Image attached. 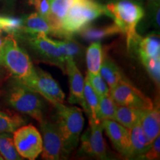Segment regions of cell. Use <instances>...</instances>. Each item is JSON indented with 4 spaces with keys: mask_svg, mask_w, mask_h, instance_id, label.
<instances>
[{
    "mask_svg": "<svg viewBox=\"0 0 160 160\" xmlns=\"http://www.w3.org/2000/svg\"><path fill=\"white\" fill-rule=\"evenodd\" d=\"M105 8L126 36L128 48L137 45L141 37L137 32V26L145 15L142 6L133 0H117L108 4Z\"/></svg>",
    "mask_w": 160,
    "mask_h": 160,
    "instance_id": "obj_1",
    "label": "cell"
},
{
    "mask_svg": "<svg viewBox=\"0 0 160 160\" xmlns=\"http://www.w3.org/2000/svg\"><path fill=\"white\" fill-rule=\"evenodd\" d=\"M102 15L108 16L105 6L94 0H77L70 8L62 22V38L72 37Z\"/></svg>",
    "mask_w": 160,
    "mask_h": 160,
    "instance_id": "obj_2",
    "label": "cell"
},
{
    "mask_svg": "<svg viewBox=\"0 0 160 160\" xmlns=\"http://www.w3.org/2000/svg\"><path fill=\"white\" fill-rule=\"evenodd\" d=\"M0 65H3L15 78L27 84L35 74L29 56L18 45L13 36L5 37L0 50Z\"/></svg>",
    "mask_w": 160,
    "mask_h": 160,
    "instance_id": "obj_3",
    "label": "cell"
},
{
    "mask_svg": "<svg viewBox=\"0 0 160 160\" xmlns=\"http://www.w3.org/2000/svg\"><path fill=\"white\" fill-rule=\"evenodd\" d=\"M7 100L16 111L30 117L41 123L43 118V102L40 95L21 80L15 78L10 85Z\"/></svg>",
    "mask_w": 160,
    "mask_h": 160,
    "instance_id": "obj_4",
    "label": "cell"
},
{
    "mask_svg": "<svg viewBox=\"0 0 160 160\" xmlns=\"http://www.w3.org/2000/svg\"><path fill=\"white\" fill-rule=\"evenodd\" d=\"M54 107L57 111V126L68 153L78 145L84 127L82 111L75 106H66L59 104Z\"/></svg>",
    "mask_w": 160,
    "mask_h": 160,
    "instance_id": "obj_5",
    "label": "cell"
},
{
    "mask_svg": "<svg viewBox=\"0 0 160 160\" xmlns=\"http://www.w3.org/2000/svg\"><path fill=\"white\" fill-rule=\"evenodd\" d=\"M13 142L23 159L34 160L42 151V138L33 125H22L13 132Z\"/></svg>",
    "mask_w": 160,
    "mask_h": 160,
    "instance_id": "obj_6",
    "label": "cell"
},
{
    "mask_svg": "<svg viewBox=\"0 0 160 160\" xmlns=\"http://www.w3.org/2000/svg\"><path fill=\"white\" fill-rule=\"evenodd\" d=\"M110 96L117 105L135 108L142 111H148L154 105L151 99L124 79L110 89Z\"/></svg>",
    "mask_w": 160,
    "mask_h": 160,
    "instance_id": "obj_7",
    "label": "cell"
},
{
    "mask_svg": "<svg viewBox=\"0 0 160 160\" xmlns=\"http://www.w3.org/2000/svg\"><path fill=\"white\" fill-rule=\"evenodd\" d=\"M39 124L42 138V151L41 153L42 159L58 160L67 157L68 153L65 148L57 124L45 120Z\"/></svg>",
    "mask_w": 160,
    "mask_h": 160,
    "instance_id": "obj_8",
    "label": "cell"
},
{
    "mask_svg": "<svg viewBox=\"0 0 160 160\" xmlns=\"http://www.w3.org/2000/svg\"><path fill=\"white\" fill-rule=\"evenodd\" d=\"M25 85L37 91L53 106L64 103L65 95L59 84L49 73L39 68H35L34 76Z\"/></svg>",
    "mask_w": 160,
    "mask_h": 160,
    "instance_id": "obj_9",
    "label": "cell"
},
{
    "mask_svg": "<svg viewBox=\"0 0 160 160\" xmlns=\"http://www.w3.org/2000/svg\"><path fill=\"white\" fill-rule=\"evenodd\" d=\"M28 41L32 49L45 62L57 66L64 73H66L65 60L53 39L45 33H37L31 34Z\"/></svg>",
    "mask_w": 160,
    "mask_h": 160,
    "instance_id": "obj_10",
    "label": "cell"
},
{
    "mask_svg": "<svg viewBox=\"0 0 160 160\" xmlns=\"http://www.w3.org/2000/svg\"><path fill=\"white\" fill-rule=\"evenodd\" d=\"M102 131L103 128L100 122L89 120V128L80 137L81 151L97 159H107V148Z\"/></svg>",
    "mask_w": 160,
    "mask_h": 160,
    "instance_id": "obj_11",
    "label": "cell"
},
{
    "mask_svg": "<svg viewBox=\"0 0 160 160\" xmlns=\"http://www.w3.org/2000/svg\"><path fill=\"white\" fill-rule=\"evenodd\" d=\"M100 122L116 150L123 157L128 158L131 146L130 129L113 119L102 120Z\"/></svg>",
    "mask_w": 160,
    "mask_h": 160,
    "instance_id": "obj_12",
    "label": "cell"
},
{
    "mask_svg": "<svg viewBox=\"0 0 160 160\" xmlns=\"http://www.w3.org/2000/svg\"><path fill=\"white\" fill-rule=\"evenodd\" d=\"M65 71L69 77L70 95L68 102L71 104H79L82 109L87 111L84 100V82L85 79L73 59L65 62Z\"/></svg>",
    "mask_w": 160,
    "mask_h": 160,
    "instance_id": "obj_13",
    "label": "cell"
},
{
    "mask_svg": "<svg viewBox=\"0 0 160 160\" xmlns=\"http://www.w3.org/2000/svg\"><path fill=\"white\" fill-rule=\"evenodd\" d=\"M77 0H50L51 9L46 19L48 21L53 29L55 37L62 38V22L67 14L70 8Z\"/></svg>",
    "mask_w": 160,
    "mask_h": 160,
    "instance_id": "obj_14",
    "label": "cell"
},
{
    "mask_svg": "<svg viewBox=\"0 0 160 160\" xmlns=\"http://www.w3.org/2000/svg\"><path fill=\"white\" fill-rule=\"evenodd\" d=\"M140 125L150 142L159 136L160 111L159 105H153V108L146 111L140 121Z\"/></svg>",
    "mask_w": 160,
    "mask_h": 160,
    "instance_id": "obj_15",
    "label": "cell"
},
{
    "mask_svg": "<svg viewBox=\"0 0 160 160\" xmlns=\"http://www.w3.org/2000/svg\"><path fill=\"white\" fill-rule=\"evenodd\" d=\"M131 133V146L128 158H142L148 150L151 142L148 139L140 123L130 129Z\"/></svg>",
    "mask_w": 160,
    "mask_h": 160,
    "instance_id": "obj_16",
    "label": "cell"
},
{
    "mask_svg": "<svg viewBox=\"0 0 160 160\" xmlns=\"http://www.w3.org/2000/svg\"><path fill=\"white\" fill-rule=\"evenodd\" d=\"M84 39L89 42H99L105 38L122 33V30L115 23L102 28H95L88 25L79 32Z\"/></svg>",
    "mask_w": 160,
    "mask_h": 160,
    "instance_id": "obj_17",
    "label": "cell"
},
{
    "mask_svg": "<svg viewBox=\"0 0 160 160\" xmlns=\"http://www.w3.org/2000/svg\"><path fill=\"white\" fill-rule=\"evenodd\" d=\"M22 32L29 34H53V29L47 19L38 13H33L23 20Z\"/></svg>",
    "mask_w": 160,
    "mask_h": 160,
    "instance_id": "obj_18",
    "label": "cell"
},
{
    "mask_svg": "<svg viewBox=\"0 0 160 160\" xmlns=\"http://www.w3.org/2000/svg\"><path fill=\"white\" fill-rule=\"evenodd\" d=\"M145 111L135 108L117 105L115 120L127 128L131 129L140 123Z\"/></svg>",
    "mask_w": 160,
    "mask_h": 160,
    "instance_id": "obj_19",
    "label": "cell"
},
{
    "mask_svg": "<svg viewBox=\"0 0 160 160\" xmlns=\"http://www.w3.org/2000/svg\"><path fill=\"white\" fill-rule=\"evenodd\" d=\"M139 46V54L142 58H160V39L157 34H150L140 38L137 43Z\"/></svg>",
    "mask_w": 160,
    "mask_h": 160,
    "instance_id": "obj_20",
    "label": "cell"
},
{
    "mask_svg": "<svg viewBox=\"0 0 160 160\" xmlns=\"http://www.w3.org/2000/svg\"><path fill=\"white\" fill-rule=\"evenodd\" d=\"M104 59L103 51L100 42H93L86 51V64L88 73H99Z\"/></svg>",
    "mask_w": 160,
    "mask_h": 160,
    "instance_id": "obj_21",
    "label": "cell"
},
{
    "mask_svg": "<svg viewBox=\"0 0 160 160\" xmlns=\"http://www.w3.org/2000/svg\"><path fill=\"white\" fill-rule=\"evenodd\" d=\"M84 100L86 106V113L88 115L89 120L100 122L98 118L99 97L93 89L87 79L84 82Z\"/></svg>",
    "mask_w": 160,
    "mask_h": 160,
    "instance_id": "obj_22",
    "label": "cell"
},
{
    "mask_svg": "<svg viewBox=\"0 0 160 160\" xmlns=\"http://www.w3.org/2000/svg\"><path fill=\"white\" fill-rule=\"evenodd\" d=\"M100 75L107 83L110 89L113 88L120 81L123 80L122 71L118 66L109 58L103 59L99 71Z\"/></svg>",
    "mask_w": 160,
    "mask_h": 160,
    "instance_id": "obj_23",
    "label": "cell"
},
{
    "mask_svg": "<svg viewBox=\"0 0 160 160\" xmlns=\"http://www.w3.org/2000/svg\"><path fill=\"white\" fill-rule=\"evenodd\" d=\"M25 123V119L19 113L8 110H0V133H13Z\"/></svg>",
    "mask_w": 160,
    "mask_h": 160,
    "instance_id": "obj_24",
    "label": "cell"
},
{
    "mask_svg": "<svg viewBox=\"0 0 160 160\" xmlns=\"http://www.w3.org/2000/svg\"><path fill=\"white\" fill-rule=\"evenodd\" d=\"M0 156L6 160L23 159L16 149L13 139L10 133H0Z\"/></svg>",
    "mask_w": 160,
    "mask_h": 160,
    "instance_id": "obj_25",
    "label": "cell"
},
{
    "mask_svg": "<svg viewBox=\"0 0 160 160\" xmlns=\"http://www.w3.org/2000/svg\"><path fill=\"white\" fill-rule=\"evenodd\" d=\"M117 105L110 94L99 97L98 118L100 122L105 119L115 120Z\"/></svg>",
    "mask_w": 160,
    "mask_h": 160,
    "instance_id": "obj_26",
    "label": "cell"
},
{
    "mask_svg": "<svg viewBox=\"0 0 160 160\" xmlns=\"http://www.w3.org/2000/svg\"><path fill=\"white\" fill-rule=\"evenodd\" d=\"M23 19L14 17H3L1 19V30L9 35L14 36L22 32Z\"/></svg>",
    "mask_w": 160,
    "mask_h": 160,
    "instance_id": "obj_27",
    "label": "cell"
},
{
    "mask_svg": "<svg viewBox=\"0 0 160 160\" xmlns=\"http://www.w3.org/2000/svg\"><path fill=\"white\" fill-rule=\"evenodd\" d=\"M86 79L89 82L90 85L96 91V93L99 95V97L110 94V89L108 86L105 82V80L103 79V78L102 77V76L100 75V73L92 74V73L88 72Z\"/></svg>",
    "mask_w": 160,
    "mask_h": 160,
    "instance_id": "obj_28",
    "label": "cell"
},
{
    "mask_svg": "<svg viewBox=\"0 0 160 160\" xmlns=\"http://www.w3.org/2000/svg\"><path fill=\"white\" fill-rule=\"evenodd\" d=\"M140 59L152 79L159 85L160 81V58H142Z\"/></svg>",
    "mask_w": 160,
    "mask_h": 160,
    "instance_id": "obj_29",
    "label": "cell"
},
{
    "mask_svg": "<svg viewBox=\"0 0 160 160\" xmlns=\"http://www.w3.org/2000/svg\"><path fill=\"white\" fill-rule=\"evenodd\" d=\"M63 41L65 42L66 48L65 62L68 59H73L75 62L76 59H79V57H82V51L81 46L79 45V43H77L72 39V37L65 38Z\"/></svg>",
    "mask_w": 160,
    "mask_h": 160,
    "instance_id": "obj_30",
    "label": "cell"
},
{
    "mask_svg": "<svg viewBox=\"0 0 160 160\" xmlns=\"http://www.w3.org/2000/svg\"><path fill=\"white\" fill-rule=\"evenodd\" d=\"M160 157V138L159 136L151 142L150 148L144 154L143 158L148 160L159 159Z\"/></svg>",
    "mask_w": 160,
    "mask_h": 160,
    "instance_id": "obj_31",
    "label": "cell"
},
{
    "mask_svg": "<svg viewBox=\"0 0 160 160\" xmlns=\"http://www.w3.org/2000/svg\"><path fill=\"white\" fill-rule=\"evenodd\" d=\"M29 3L33 5L39 13L45 19L48 17L50 9H51V2L50 0H29Z\"/></svg>",
    "mask_w": 160,
    "mask_h": 160,
    "instance_id": "obj_32",
    "label": "cell"
},
{
    "mask_svg": "<svg viewBox=\"0 0 160 160\" xmlns=\"http://www.w3.org/2000/svg\"><path fill=\"white\" fill-rule=\"evenodd\" d=\"M11 74L3 65H0V84H2L4 81L8 79Z\"/></svg>",
    "mask_w": 160,
    "mask_h": 160,
    "instance_id": "obj_33",
    "label": "cell"
},
{
    "mask_svg": "<svg viewBox=\"0 0 160 160\" xmlns=\"http://www.w3.org/2000/svg\"><path fill=\"white\" fill-rule=\"evenodd\" d=\"M159 16H160V8L159 7H157L153 8V22L157 27H159Z\"/></svg>",
    "mask_w": 160,
    "mask_h": 160,
    "instance_id": "obj_34",
    "label": "cell"
},
{
    "mask_svg": "<svg viewBox=\"0 0 160 160\" xmlns=\"http://www.w3.org/2000/svg\"><path fill=\"white\" fill-rule=\"evenodd\" d=\"M149 2L151 4L152 9H153L154 8L159 7L160 0H149Z\"/></svg>",
    "mask_w": 160,
    "mask_h": 160,
    "instance_id": "obj_35",
    "label": "cell"
},
{
    "mask_svg": "<svg viewBox=\"0 0 160 160\" xmlns=\"http://www.w3.org/2000/svg\"><path fill=\"white\" fill-rule=\"evenodd\" d=\"M5 37H3V36L2 35L1 32H0V50L2 49V46L4 45V42H5Z\"/></svg>",
    "mask_w": 160,
    "mask_h": 160,
    "instance_id": "obj_36",
    "label": "cell"
},
{
    "mask_svg": "<svg viewBox=\"0 0 160 160\" xmlns=\"http://www.w3.org/2000/svg\"><path fill=\"white\" fill-rule=\"evenodd\" d=\"M1 19H2V17H0V32L2 31V30H1Z\"/></svg>",
    "mask_w": 160,
    "mask_h": 160,
    "instance_id": "obj_37",
    "label": "cell"
},
{
    "mask_svg": "<svg viewBox=\"0 0 160 160\" xmlns=\"http://www.w3.org/2000/svg\"><path fill=\"white\" fill-rule=\"evenodd\" d=\"M1 95H2V91H0V97H1Z\"/></svg>",
    "mask_w": 160,
    "mask_h": 160,
    "instance_id": "obj_38",
    "label": "cell"
},
{
    "mask_svg": "<svg viewBox=\"0 0 160 160\" xmlns=\"http://www.w3.org/2000/svg\"><path fill=\"white\" fill-rule=\"evenodd\" d=\"M0 159H2V157H1V156H0Z\"/></svg>",
    "mask_w": 160,
    "mask_h": 160,
    "instance_id": "obj_39",
    "label": "cell"
}]
</instances>
